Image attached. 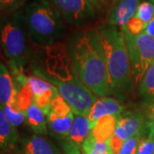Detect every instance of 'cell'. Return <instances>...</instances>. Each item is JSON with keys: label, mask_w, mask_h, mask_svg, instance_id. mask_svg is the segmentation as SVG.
Listing matches in <instances>:
<instances>
[{"label": "cell", "mask_w": 154, "mask_h": 154, "mask_svg": "<svg viewBox=\"0 0 154 154\" xmlns=\"http://www.w3.org/2000/svg\"><path fill=\"white\" fill-rule=\"evenodd\" d=\"M147 123V118L137 110H124L117 116L114 134L122 141L133 137L143 129Z\"/></svg>", "instance_id": "ba28073f"}, {"label": "cell", "mask_w": 154, "mask_h": 154, "mask_svg": "<svg viewBox=\"0 0 154 154\" xmlns=\"http://www.w3.org/2000/svg\"><path fill=\"white\" fill-rule=\"evenodd\" d=\"M23 12L34 44L50 46L60 42L65 31L64 22L58 11L46 0H31Z\"/></svg>", "instance_id": "5b68a950"}, {"label": "cell", "mask_w": 154, "mask_h": 154, "mask_svg": "<svg viewBox=\"0 0 154 154\" xmlns=\"http://www.w3.org/2000/svg\"><path fill=\"white\" fill-rule=\"evenodd\" d=\"M17 88L6 66L0 61V105L16 103Z\"/></svg>", "instance_id": "9a60e30c"}, {"label": "cell", "mask_w": 154, "mask_h": 154, "mask_svg": "<svg viewBox=\"0 0 154 154\" xmlns=\"http://www.w3.org/2000/svg\"><path fill=\"white\" fill-rule=\"evenodd\" d=\"M50 111H52L56 116H61V117H65L69 115L71 112H74L70 105H69L59 94H57L52 100L51 108Z\"/></svg>", "instance_id": "603a6c76"}, {"label": "cell", "mask_w": 154, "mask_h": 154, "mask_svg": "<svg viewBox=\"0 0 154 154\" xmlns=\"http://www.w3.org/2000/svg\"><path fill=\"white\" fill-rule=\"evenodd\" d=\"M153 154H154V153H153Z\"/></svg>", "instance_id": "1f68e13d"}, {"label": "cell", "mask_w": 154, "mask_h": 154, "mask_svg": "<svg viewBox=\"0 0 154 154\" xmlns=\"http://www.w3.org/2000/svg\"><path fill=\"white\" fill-rule=\"evenodd\" d=\"M2 109L8 121L16 128L17 126H20L26 121L25 112L20 110L16 105V103L2 106Z\"/></svg>", "instance_id": "ffe728a7"}, {"label": "cell", "mask_w": 154, "mask_h": 154, "mask_svg": "<svg viewBox=\"0 0 154 154\" xmlns=\"http://www.w3.org/2000/svg\"><path fill=\"white\" fill-rule=\"evenodd\" d=\"M138 93L145 104H154V63L151 64L138 85Z\"/></svg>", "instance_id": "ac0fdd59"}, {"label": "cell", "mask_w": 154, "mask_h": 154, "mask_svg": "<svg viewBox=\"0 0 154 154\" xmlns=\"http://www.w3.org/2000/svg\"><path fill=\"white\" fill-rule=\"evenodd\" d=\"M121 29L124 35L134 84L138 86L154 63V38L146 33L133 35L124 27Z\"/></svg>", "instance_id": "8992f818"}, {"label": "cell", "mask_w": 154, "mask_h": 154, "mask_svg": "<svg viewBox=\"0 0 154 154\" xmlns=\"http://www.w3.org/2000/svg\"><path fill=\"white\" fill-rule=\"evenodd\" d=\"M30 62L33 75L52 85L75 114L88 116L98 98L77 76L66 44L60 41L50 46H38Z\"/></svg>", "instance_id": "6da1fadb"}, {"label": "cell", "mask_w": 154, "mask_h": 154, "mask_svg": "<svg viewBox=\"0 0 154 154\" xmlns=\"http://www.w3.org/2000/svg\"><path fill=\"white\" fill-rule=\"evenodd\" d=\"M93 128L88 116L75 114L74 122L72 125L69 134L65 140L62 141V144H69L81 147L83 142L87 140Z\"/></svg>", "instance_id": "4fadbf2b"}, {"label": "cell", "mask_w": 154, "mask_h": 154, "mask_svg": "<svg viewBox=\"0 0 154 154\" xmlns=\"http://www.w3.org/2000/svg\"><path fill=\"white\" fill-rule=\"evenodd\" d=\"M27 0H0V13L3 15L19 11Z\"/></svg>", "instance_id": "d4e9b609"}, {"label": "cell", "mask_w": 154, "mask_h": 154, "mask_svg": "<svg viewBox=\"0 0 154 154\" xmlns=\"http://www.w3.org/2000/svg\"><path fill=\"white\" fill-rule=\"evenodd\" d=\"M60 146L63 149L62 154H82L81 152V147L79 146H71L69 144H62Z\"/></svg>", "instance_id": "83f0119b"}, {"label": "cell", "mask_w": 154, "mask_h": 154, "mask_svg": "<svg viewBox=\"0 0 154 154\" xmlns=\"http://www.w3.org/2000/svg\"><path fill=\"white\" fill-rule=\"evenodd\" d=\"M142 1H144V0H142Z\"/></svg>", "instance_id": "4dcf8cb0"}, {"label": "cell", "mask_w": 154, "mask_h": 154, "mask_svg": "<svg viewBox=\"0 0 154 154\" xmlns=\"http://www.w3.org/2000/svg\"><path fill=\"white\" fill-rule=\"evenodd\" d=\"M82 154H114L110 148V140L100 142L95 140L92 132L81 146Z\"/></svg>", "instance_id": "d6986e66"}, {"label": "cell", "mask_w": 154, "mask_h": 154, "mask_svg": "<svg viewBox=\"0 0 154 154\" xmlns=\"http://www.w3.org/2000/svg\"><path fill=\"white\" fill-rule=\"evenodd\" d=\"M64 21L75 27H85L96 17V11L88 0H46Z\"/></svg>", "instance_id": "52a82bcc"}, {"label": "cell", "mask_w": 154, "mask_h": 154, "mask_svg": "<svg viewBox=\"0 0 154 154\" xmlns=\"http://www.w3.org/2000/svg\"><path fill=\"white\" fill-rule=\"evenodd\" d=\"M151 1H152V3H154V0H151ZM144 33H146V34L150 35L151 37L154 38V17L152 18V20L147 24V26H146V30H145Z\"/></svg>", "instance_id": "f546056e"}, {"label": "cell", "mask_w": 154, "mask_h": 154, "mask_svg": "<svg viewBox=\"0 0 154 154\" xmlns=\"http://www.w3.org/2000/svg\"><path fill=\"white\" fill-rule=\"evenodd\" d=\"M75 118V113L71 112L65 117L56 116L52 111H50L46 116L47 128L49 134L61 143L65 140L71 129Z\"/></svg>", "instance_id": "7c38bea8"}, {"label": "cell", "mask_w": 154, "mask_h": 154, "mask_svg": "<svg viewBox=\"0 0 154 154\" xmlns=\"http://www.w3.org/2000/svg\"><path fill=\"white\" fill-rule=\"evenodd\" d=\"M28 82L33 93V99L49 92L54 88V87L49 82L34 75L28 77Z\"/></svg>", "instance_id": "44dd1931"}, {"label": "cell", "mask_w": 154, "mask_h": 154, "mask_svg": "<svg viewBox=\"0 0 154 154\" xmlns=\"http://www.w3.org/2000/svg\"><path fill=\"white\" fill-rule=\"evenodd\" d=\"M142 0H112L108 10L107 23L122 28L134 17Z\"/></svg>", "instance_id": "30bf717a"}, {"label": "cell", "mask_w": 154, "mask_h": 154, "mask_svg": "<svg viewBox=\"0 0 154 154\" xmlns=\"http://www.w3.org/2000/svg\"><path fill=\"white\" fill-rule=\"evenodd\" d=\"M147 122L152 131L154 133V104L148 105L147 115H146Z\"/></svg>", "instance_id": "f1b7e54d"}, {"label": "cell", "mask_w": 154, "mask_h": 154, "mask_svg": "<svg viewBox=\"0 0 154 154\" xmlns=\"http://www.w3.org/2000/svg\"><path fill=\"white\" fill-rule=\"evenodd\" d=\"M117 116H105L96 122L92 130V134L96 140L105 142L109 140L114 134Z\"/></svg>", "instance_id": "e0dca14e"}, {"label": "cell", "mask_w": 154, "mask_h": 154, "mask_svg": "<svg viewBox=\"0 0 154 154\" xmlns=\"http://www.w3.org/2000/svg\"><path fill=\"white\" fill-rule=\"evenodd\" d=\"M146 26H147V24L144 23L134 17L127 23V25L124 28L133 35H138V34H140L145 32Z\"/></svg>", "instance_id": "484cf974"}, {"label": "cell", "mask_w": 154, "mask_h": 154, "mask_svg": "<svg viewBox=\"0 0 154 154\" xmlns=\"http://www.w3.org/2000/svg\"><path fill=\"white\" fill-rule=\"evenodd\" d=\"M104 52L110 92L124 97L133 91L132 72L121 28L105 22L97 28Z\"/></svg>", "instance_id": "3957f363"}, {"label": "cell", "mask_w": 154, "mask_h": 154, "mask_svg": "<svg viewBox=\"0 0 154 154\" xmlns=\"http://www.w3.org/2000/svg\"><path fill=\"white\" fill-rule=\"evenodd\" d=\"M134 17L144 23L148 24L154 17V3L151 0L141 1L135 12Z\"/></svg>", "instance_id": "7402d4cb"}, {"label": "cell", "mask_w": 154, "mask_h": 154, "mask_svg": "<svg viewBox=\"0 0 154 154\" xmlns=\"http://www.w3.org/2000/svg\"><path fill=\"white\" fill-rule=\"evenodd\" d=\"M25 116H26V122L28 125L35 134L41 136L47 135L48 128H47L46 116L35 105L34 102H33V104L26 110Z\"/></svg>", "instance_id": "2e32d148"}, {"label": "cell", "mask_w": 154, "mask_h": 154, "mask_svg": "<svg viewBox=\"0 0 154 154\" xmlns=\"http://www.w3.org/2000/svg\"><path fill=\"white\" fill-rule=\"evenodd\" d=\"M90 5L93 6L96 13L108 11L112 0H88Z\"/></svg>", "instance_id": "4316f807"}, {"label": "cell", "mask_w": 154, "mask_h": 154, "mask_svg": "<svg viewBox=\"0 0 154 154\" xmlns=\"http://www.w3.org/2000/svg\"><path fill=\"white\" fill-rule=\"evenodd\" d=\"M65 44L72 66L83 85L97 97H108L111 92L97 29L76 31Z\"/></svg>", "instance_id": "7a4b0ae2"}, {"label": "cell", "mask_w": 154, "mask_h": 154, "mask_svg": "<svg viewBox=\"0 0 154 154\" xmlns=\"http://www.w3.org/2000/svg\"><path fill=\"white\" fill-rule=\"evenodd\" d=\"M142 130L125 140L117 154H137L139 145L142 138Z\"/></svg>", "instance_id": "cb8c5ba5"}, {"label": "cell", "mask_w": 154, "mask_h": 154, "mask_svg": "<svg viewBox=\"0 0 154 154\" xmlns=\"http://www.w3.org/2000/svg\"><path fill=\"white\" fill-rule=\"evenodd\" d=\"M125 107L117 99L111 97H101L97 99L88 115L92 128L99 119L105 116H118L124 111Z\"/></svg>", "instance_id": "8fae6325"}, {"label": "cell", "mask_w": 154, "mask_h": 154, "mask_svg": "<svg viewBox=\"0 0 154 154\" xmlns=\"http://www.w3.org/2000/svg\"><path fill=\"white\" fill-rule=\"evenodd\" d=\"M33 40L23 11L3 15L0 18V46L11 70H23L31 61Z\"/></svg>", "instance_id": "277c9868"}, {"label": "cell", "mask_w": 154, "mask_h": 154, "mask_svg": "<svg viewBox=\"0 0 154 154\" xmlns=\"http://www.w3.org/2000/svg\"><path fill=\"white\" fill-rule=\"evenodd\" d=\"M18 141L19 137L17 128L8 121L0 105V151L13 152Z\"/></svg>", "instance_id": "5bb4252c"}, {"label": "cell", "mask_w": 154, "mask_h": 154, "mask_svg": "<svg viewBox=\"0 0 154 154\" xmlns=\"http://www.w3.org/2000/svg\"><path fill=\"white\" fill-rule=\"evenodd\" d=\"M14 154H62L58 147L45 136L31 134L19 140Z\"/></svg>", "instance_id": "9c48e42d"}]
</instances>
